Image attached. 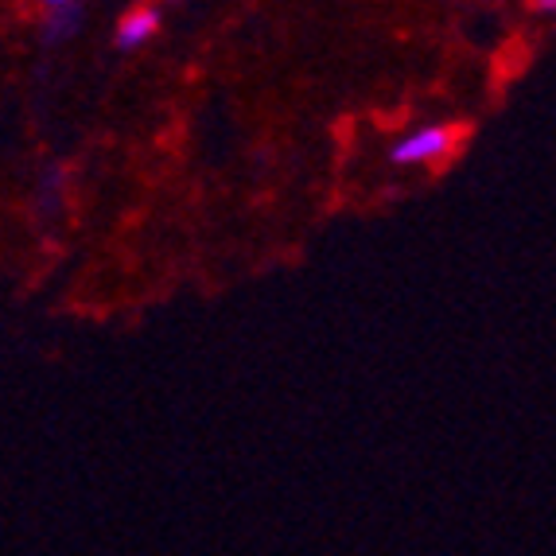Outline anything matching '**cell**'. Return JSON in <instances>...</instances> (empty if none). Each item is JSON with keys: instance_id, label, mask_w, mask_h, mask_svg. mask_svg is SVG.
Masks as SVG:
<instances>
[{"instance_id": "obj_1", "label": "cell", "mask_w": 556, "mask_h": 556, "mask_svg": "<svg viewBox=\"0 0 556 556\" xmlns=\"http://www.w3.org/2000/svg\"><path fill=\"white\" fill-rule=\"evenodd\" d=\"M455 149V129L447 125H425V129L408 132L393 144V164H437V160H447Z\"/></svg>"}, {"instance_id": "obj_2", "label": "cell", "mask_w": 556, "mask_h": 556, "mask_svg": "<svg viewBox=\"0 0 556 556\" xmlns=\"http://www.w3.org/2000/svg\"><path fill=\"white\" fill-rule=\"evenodd\" d=\"M160 31V12L156 9H132L129 16H121L117 24V47L121 51H137Z\"/></svg>"}, {"instance_id": "obj_3", "label": "cell", "mask_w": 556, "mask_h": 556, "mask_svg": "<svg viewBox=\"0 0 556 556\" xmlns=\"http://www.w3.org/2000/svg\"><path fill=\"white\" fill-rule=\"evenodd\" d=\"M78 24H83V9H78V4L51 9V16H47V28H43V39H47V43H63V39L75 36Z\"/></svg>"}, {"instance_id": "obj_5", "label": "cell", "mask_w": 556, "mask_h": 556, "mask_svg": "<svg viewBox=\"0 0 556 556\" xmlns=\"http://www.w3.org/2000/svg\"><path fill=\"white\" fill-rule=\"evenodd\" d=\"M533 9H538V12H553L556 0H533Z\"/></svg>"}, {"instance_id": "obj_4", "label": "cell", "mask_w": 556, "mask_h": 556, "mask_svg": "<svg viewBox=\"0 0 556 556\" xmlns=\"http://www.w3.org/2000/svg\"><path fill=\"white\" fill-rule=\"evenodd\" d=\"M39 4H47V9H66V4H78V0H39Z\"/></svg>"}]
</instances>
